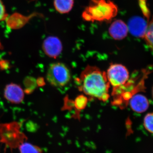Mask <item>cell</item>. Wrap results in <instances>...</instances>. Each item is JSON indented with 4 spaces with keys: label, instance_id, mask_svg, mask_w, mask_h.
<instances>
[{
    "label": "cell",
    "instance_id": "cell-1",
    "mask_svg": "<svg viewBox=\"0 0 153 153\" xmlns=\"http://www.w3.org/2000/svg\"><path fill=\"white\" fill-rule=\"evenodd\" d=\"M79 89L86 95L102 101L109 98L110 84L106 73L95 66H88L80 76Z\"/></svg>",
    "mask_w": 153,
    "mask_h": 153
},
{
    "label": "cell",
    "instance_id": "cell-13",
    "mask_svg": "<svg viewBox=\"0 0 153 153\" xmlns=\"http://www.w3.org/2000/svg\"><path fill=\"white\" fill-rule=\"evenodd\" d=\"M144 38L148 46L153 51V17L148 24L147 28Z\"/></svg>",
    "mask_w": 153,
    "mask_h": 153
},
{
    "label": "cell",
    "instance_id": "cell-17",
    "mask_svg": "<svg viewBox=\"0 0 153 153\" xmlns=\"http://www.w3.org/2000/svg\"><path fill=\"white\" fill-rule=\"evenodd\" d=\"M3 46L2 45L1 43V41H0V50H1V49H3Z\"/></svg>",
    "mask_w": 153,
    "mask_h": 153
},
{
    "label": "cell",
    "instance_id": "cell-9",
    "mask_svg": "<svg viewBox=\"0 0 153 153\" xmlns=\"http://www.w3.org/2000/svg\"><path fill=\"white\" fill-rule=\"evenodd\" d=\"M128 29L127 25L121 20H115L108 29L110 36L115 40H121L127 36Z\"/></svg>",
    "mask_w": 153,
    "mask_h": 153
},
{
    "label": "cell",
    "instance_id": "cell-3",
    "mask_svg": "<svg viewBox=\"0 0 153 153\" xmlns=\"http://www.w3.org/2000/svg\"><path fill=\"white\" fill-rule=\"evenodd\" d=\"M21 126L18 122L0 124V137L1 141L10 147L19 146L27 138L20 131Z\"/></svg>",
    "mask_w": 153,
    "mask_h": 153
},
{
    "label": "cell",
    "instance_id": "cell-10",
    "mask_svg": "<svg viewBox=\"0 0 153 153\" xmlns=\"http://www.w3.org/2000/svg\"><path fill=\"white\" fill-rule=\"evenodd\" d=\"M130 105L133 110L137 113L145 112L149 105L147 98L142 94L134 95L131 99Z\"/></svg>",
    "mask_w": 153,
    "mask_h": 153
},
{
    "label": "cell",
    "instance_id": "cell-7",
    "mask_svg": "<svg viewBox=\"0 0 153 153\" xmlns=\"http://www.w3.org/2000/svg\"><path fill=\"white\" fill-rule=\"evenodd\" d=\"M4 97L11 103L19 104L24 100L25 93L20 85L11 83L6 85L5 88Z\"/></svg>",
    "mask_w": 153,
    "mask_h": 153
},
{
    "label": "cell",
    "instance_id": "cell-11",
    "mask_svg": "<svg viewBox=\"0 0 153 153\" xmlns=\"http://www.w3.org/2000/svg\"><path fill=\"white\" fill-rule=\"evenodd\" d=\"M74 0H54V5L56 10L60 14H67L74 7Z\"/></svg>",
    "mask_w": 153,
    "mask_h": 153
},
{
    "label": "cell",
    "instance_id": "cell-4",
    "mask_svg": "<svg viewBox=\"0 0 153 153\" xmlns=\"http://www.w3.org/2000/svg\"><path fill=\"white\" fill-rule=\"evenodd\" d=\"M46 77L48 82L52 86L62 87L70 82L71 72L64 63L57 62L49 66Z\"/></svg>",
    "mask_w": 153,
    "mask_h": 153
},
{
    "label": "cell",
    "instance_id": "cell-2",
    "mask_svg": "<svg viewBox=\"0 0 153 153\" xmlns=\"http://www.w3.org/2000/svg\"><path fill=\"white\" fill-rule=\"evenodd\" d=\"M118 8L111 0H90L82 14L88 22H110L117 16Z\"/></svg>",
    "mask_w": 153,
    "mask_h": 153
},
{
    "label": "cell",
    "instance_id": "cell-12",
    "mask_svg": "<svg viewBox=\"0 0 153 153\" xmlns=\"http://www.w3.org/2000/svg\"><path fill=\"white\" fill-rule=\"evenodd\" d=\"M21 153H42V149L37 146L28 143H23L19 146Z\"/></svg>",
    "mask_w": 153,
    "mask_h": 153
},
{
    "label": "cell",
    "instance_id": "cell-15",
    "mask_svg": "<svg viewBox=\"0 0 153 153\" xmlns=\"http://www.w3.org/2000/svg\"><path fill=\"white\" fill-rule=\"evenodd\" d=\"M5 7L3 4L2 1L0 0V22L4 21L7 18Z\"/></svg>",
    "mask_w": 153,
    "mask_h": 153
},
{
    "label": "cell",
    "instance_id": "cell-14",
    "mask_svg": "<svg viewBox=\"0 0 153 153\" xmlns=\"http://www.w3.org/2000/svg\"><path fill=\"white\" fill-rule=\"evenodd\" d=\"M145 128L151 133L153 134V113L148 114L144 119Z\"/></svg>",
    "mask_w": 153,
    "mask_h": 153
},
{
    "label": "cell",
    "instance_id": "cell-18",
    "mask_svg": "<svg viewBox=\"0 0 153 153\" xmlns=\"http://www.w3.org/2000/svg\"></svg>",
    "mask_w": 153,
    "mask_h": 153
},
{
    "label": "cell",
    "instance_id": "cell-16",
    "mask_svg": "<svg viewBox=\"0 0 153 153\" xmlns=\"http://www.w3.org/2000/svg\"><path fill=\"white\" fill-rule=\"evenodd\" d=\"M86 103V99L84 97L79 96L76 100V106L78 108L81 109L84 107Z\"/></svg>",
    "mask_w": 153,
    "mask_h": 153
},
{
    "label": "cell",
    "instance_id": "cell-6",
    "mask_svg": "<svg viewBox=\"0 0 153 153\" xmlns=\"http://www.w3.org/2000/svg\"><path fill=\"white\" fill-rule=\"evenodd\" d=\"M43 49L47 56L56 58L61 54L63 46L59 38L55 36H49L44 40Z\"/></svg>",
    "mask_w": 153,
    "mask_h": 153
},
{
    "label": "cell",
    "instance_id": "cell-8",
    "mask_svg": "<svg viewBox=\"0 0 153 153\" xmlns=\"http://www.w3.org/2000/svg\"><path fill=\"white\" fill-rule=\"evenodd\" d=\"M128 31L133 36L138 38H144L147 28L146 21L139 17H134L130 19L127 25Z\"/></svg>",
    "mask_w": 153,
    "mask_h": 153
},
{
    "label": "cell",
    "instance_id": "cell-5",
    "mask_svg": "<svg viewBox=\"0 0 153 153\" xmlns=\"http://www.w3.org/2000/svg\"><path fill=\"white\" fill-rule=\"evenodd\" d=\"M106 73L110 85L116 88L124 85L129 77L128 70L121 64H112Z\"/></svg>",
    "mask_w": 153,
    "mask_h": 153
}]
</instances>
